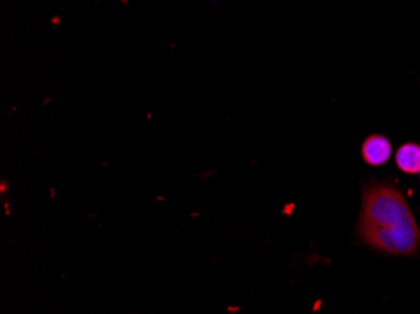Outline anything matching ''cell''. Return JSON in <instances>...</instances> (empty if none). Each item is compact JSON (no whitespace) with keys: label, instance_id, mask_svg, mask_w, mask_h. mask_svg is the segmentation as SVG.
Segmentation results:
<instances>
[{"label":"cell","instance_id":"6da1fadb","mask_svg":"<svg viewBox=\"0 0 420 314\" xmlns=\"http://www.w3.org/2000/svg\"><path fill=\"white\" fill-rule=\"evenodd\" d=\"M358 231L369 247L390 255L412 257L420 247V230L408 201L390 182L364 185Z\"/></svg>","mask_w":420,"mask_h":314},{"label":"cell","instance_id":"7a4b0ae2","mask_svg":"<svg viewBox=\"0 0 420 314\" xmlns=\"http://www.w3.org/2000/svg\"><path fill=\"white\" fill-rule=\"evenodd\" d=\"M393 155V145L381 133L369 135L361 145L363 160L372 168H379L388 163Z\"/></svg>","mask_w":420,"mask_h":314},{"label":"cell","instance_id":"3957f363","mask_svg":"<svg viewBox=\"0 0 420 314\" xmlns=\"http://www.w3.org/2000/svg\"><path fill=\"white\" fill-rule=\"evenodd\" d=\"M395 165L407 175L420 174V145L416 142H404L395 152Z\"/></svg>","mask_w":420,"mask_h":314},{"label":"cell","instance_id":"277c9868","mask_svg":"<svg viewBox=\"0 0 420 314\" xmlns=\"http://www.w3.org/2000/svg\"><path fill=\"white\" fill-rule=\"evenodd\" d=\"M419 82H420V81H419Z\"/></svg>","mask_w":420,"mask_h":314}]
</instances>
